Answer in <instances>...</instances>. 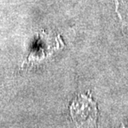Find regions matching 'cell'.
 <instances>
[{
	"instance_id": "obj_1",
	"label": "cell",
	"mask_w": 128,
	"mask_h": 128,
	"mask_svg": "<svg viewBox=\"0 0 128 128\" xmlns=\"http://www.w3.org/2000/svg\"><path fill=\"white\" fill-rule=\"evenodd\" d=\"M72 120L78 126H95L98 110L90 94H79L70 106Z\"/></svg>"
},
{
	"instance_id": "obj_2",
	"label": "cell",
	"mask_w": 128,
	"mask_h": 128,
	"mask_svg": "<svg viewBox=\"0 0 128 128\" xmlns=\"http://www.w3.org/2000/svg\"><path fill=\"white\" fill-rule=\"evenodd\" d=\"M58 42L52 45V40L50 39L45 32H42L38 36L28 57L22 63V66H31L45 60L48 56L52 54L56 48H58Z\"/></svg>"
}]
</instances>
